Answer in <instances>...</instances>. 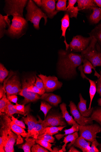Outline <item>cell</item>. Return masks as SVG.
I'll return each mask as SVG.
<instances>
[{
  "instance_id": "obj_1",
  "label": "cell",
  "mask_w": 101,
  "mask_h": 152,
  "mask_svg": "<svg viewBox=\"0 0 101 152\" xmlns=\"http://www.w3.org/2000/svg\"><path fill=\"white\" fill-rule=\"evenodd\" d=\"M58 57L57 64V75L65 80L76 79L78 76L77 68L83 63L84 58L83 55L69 49H61L58 51Z\"/></svg>"
},
{
  "instance_id": "obj_2",
  "label": "cell",
  "mask_w": 101,
  "mask_h": 152,
  "mask_svg": "<svg viewBox=\"0 0 101 152\" xmlns=\"http://www.w3.org/2000/svg\"><path fill=\"white\" fill-rule=\"evenodd\" d=\"M36 76L31 75L24 77L22 80V89L18 95L24 98L22 102L23 104L37 101L40 99V95L45 93L35 86Z\"/></svg>"
},
{
  "instance_id": "obj_3",
  "label": "cell",
  "mask_w": 101,
  "mask_h": 152,
  "mask_svg": "<svg viewBox=\"0 0 101 152\" xmlns=\"http://www.w3.org/2000/svg\"><path fill=\"white\" fill-rule=\"evenodd\" d=\"M12 16V23L6 31L5 35L13 39H18L25 34L28 28V21L22 16Z\"/></svg>"
},
{
  "instance_id": "obj_4",
  "label": "cell",
  "mask_w": 101,
  "mask_h": 152,
  "mask_svg": "<svg viewBox=\"0 0 101 152\" xmlns=\"http://www.w3.org/2000/svg\"><path fill=\"white\" fill-rule=\"evenodd\" d=\"M27 13L25 15V19L33 24L34 28L37 30L40 29L39 23L42 18L45 20L44 25H46L48 17L41 9L36 5L32 0L28 1L26 7Z\"/></svg>"
},
{
  "instance_id": "obj_5",
  "label": "cell",
  "mask_w": 101,
  "mask_h": 152,
  "mask_svg": "<svg viewBox=\"0 0 101 152\" xmlns=\"http://www.w3.org/2000/svg\"><path fill=\"white\" fill-rule=\"evenodd\" d=\"M97 43V40L93 38L88 48L81 53L84 58L90 61L95 68L101 67V49L96 48Z\"/></svg>"
},
{
  "instance_id": "obj_6",
  "label": "cell",
  "mask_w": 101,
  "mask_h": 152,
  "mask_svg": "<svg viewBox=\"0 0 101 152\" xmlns=\"http://www.w3.org/2000/svg\"><path fill=\"white\" fill-rule=\"evenodd\" d=\"M4 8V12L9 16L19 15L23 16L24 8L26 6L27 0H5Z\"/></svg>"
},
{
  "instance_id": "obj_7",
  "label": "cell",
  "mask_w": 101,
  "mask_h": 152,
  "mask_svg": "<svg viewBox=\"0 0 101 152\" xmlns=\"http://www.w3.org/2000/svg\"><path fill=\"white\" fill-rule=\"evenodd\" d=\"M93 38L91 37H86L80 35L74 36L69 44V50L81 53L88 48Z\"/></svg>"
},
{
  "instance_id": "obj_8",
  "label": "cell",
  "mask_w": 101,
  "mask_h": 152,
  "mask_svg": "<svg viewBox=\"0 0 101 152\" xmlns=\"http://www.w3.org/2000/svg\"><path fill=\"white\" fill-rule=\"evenodd\" d=\"M101 132V127L98 124L79 125V135L86 141L92 142L96 139L97 134Z\"/></svg>"
},
{
  "instance_id": "obj_9",
  "label": "cell",
  "mask_w": 101,
  "mask_h": 152,
  "mask_svg": "<svg viewBox=\"0 0 101 152\" xmlns=\"http://www.w3.org/2000/svg\"><path fill=\"white\" fill-rule=\"evenodd\" d=\"M39 121L41 124L44 128L48 127L59 126H66L62 114L59 113H52L49 114L42 121L39 116H38Z\"/></svg>"
},
{
  "instance_id": "obj_10",
  "label": "cell",
  "mask_w": 101,
  "mask_h": 152,
  "mask_svg": "<svg viewBox=\"0 0 101 152\" xmlns=\"http://www.w3.org/2000/svg\"><path fill=\"white\" fill-rule=\"evenodd\" d=\"M7 96L18 95L22 89V85L19 77L16 75L12 76L4 83Z\"/></svg>"
},
{
  "instance_id": "obj_11",
  "label": "cell",
  "mask_w": 101,
  "mask_h": 152,
  "mask_svg": "<svg viewBox=\"0 0 101 152\" xmlns=\"http://www.w3.org/2000/svg\"><path fill=\"white\" fill-rule=\"evenodd\" d=\"M38 77L42 80L44 84L46 92H51L61 88L62 83L58 80L54 76H47L42 74L38 75Z\"/></svg>"
},
{
  "instance_id": "obj_12",
  "label": "cell",
  "mask_w": 101,
  "mask_h": 152,
  "mask_svg": "<svg viewBox=\"0 0 101 152\" xmlns=\"http://www.w3.org/2000/svg\"><path fill=\"white\" fill-rule=\"evenodd\" d=\"M68 106L70 108L71 114L74 117L75 120L78 125L84 126L93 124V121L91 117H85L82 116L79 111L76 105L73 102L70 101Z\"/></svg>"
},
{
  "instance_id": "obj_13",
  "label": "cell",
  "mask_w": 101,
  "mask_h": 152,
  "mask_svg": "<svg viewBox=\"0 0 101 152\" xmlns=\"http://www.w3.org/2000/svg\"><path fill=\"white\" fill-rule=\"evenodd\" d=\"M0 137L4 138L6 140L9 133L12 131V118L4 113L0 114Z\"/></svg>"
},
{
  "instance_id": "obj_14",
  "label": "cell",
  "mask_w": 101,
  "mask_h": 152,
  "mask_svg": "<svg viewBox=\"0 0 101 152\" xmlns=\"http://www.w3.org/2000/svg\"><path fill=\"white\" fill-rule=\"evenodd\" d=\"M55 0H42L41 10L46 14L48 18L52 19L59 11L56 10Z\"/></svg>"
},
{
  "instance_id": "obj_15",
  "label": "cell",
  "mask_w": 101,
  "mask_h": 152,
  "mask_svg": "<svg viewBox=\"0 0 101 152\" xmlns=\"http://www.w3.org/2000/svg\"><path fill=\"white\" fill-rule=\"evenodd\" d=\"M78 70L81 72V77L83 79H86L89 80L90 83L89 88V94L90 98V102L89 107L88 108L90 109L91 108L92 102L94 96L96 92V83L95 81L93 80L88 78L85 75L83 71V65H81L78 67Z\"/></svg>"
},
{
  "instance_id": "obj_16",
  "label": "cell",
  "mask_w": 101,
  "mask_h": 152,
  "mask_svg": "<svg viewBox=\"0 0 101 152\" xmlns=\"http://www.w3.org/2000/svg\"><path fill=\"white\" fill-rule=\"evenodd\" d=\"M79 97L80 102L77 107L79 111L83 116L88 117L92 115L94 108L92 107L90 109H87L86 104L87 101L83 98L81 93L79 94Z\"/></svg>"
},
{
  "instance_id": "obj_17",
  "label": "cell",
  "mask_w": 101,
  "mask_h": 152,
  "mask_svg": "<svg viewBox=\"0 0 101 152\" xmlns=\"http://www.w3.org/2000/svg\"><path fill=\"white\" fill-rule=\"evenodd\" d=\"M40 99L46 101L52 106L57 107L62 102V99L59 95L52 93H44L41 95Z\"/></svg>"
},
{
  "instance_id": "obj_18",
  "label": "cell",
  "mask_w": 101,
  "mask_h": 152,
  "mask_svg": "<svg viewBox=\"0 0 101 152\" xmlns=\"http://www.w3.org/2000/svg\"><path fill=\"white\" fill-rule=\"evenodd\" d=\"M17 135L12 131L9 133L7 137L4 145L5 152H14V146L17 139Z\"/></svg>"
},
{
  "instance_id": "obj_19",
  "label": "cell",
  "mask_w": 101,
  "mask_h": 152,
  "mask_svg": "<svg viewBox=\"0 0 101 152\" xmlns=\"http://www.w3.org/2000/svg\"><path fill=\"white\" fill-rule=\"evenodd\" d=\"M11 129L12 131L17 135L18 137L17 140L16 145H19L23 144L24 141L21 135L23 137H25L27 134L24 129L17 126L12 121L11 123Z\"/></svg>"
},
{
  "instance_id": "obj_20",
  "label": "cell",
  "mask_w": 101,
  "mask_h": 152,
  "mask_svg": "<svg viewBox=\"0 0 101 152\" xmlns=\"http://www.w3.org/2000/svg\"><path fill=\"white\" fill-rule=\"evenodd\" d=\"M92 10V12L87 16L88 20L91 25L98 24L101 20V8L97 6L93 7Z\"/></svg>"
},
{
  "instance_id": "obj_21",
  "label": "cell",
  "mask_w": 101,
  "mask_h": 152,
  "mask_svg": "<svg viewBox=\"0 0 101 152\" xmlns=\"http://www.w3.org/2000/svg\"><path fill=\"white\" fill-rule=\"evenodd\" d=\"M77 1V0H69L68 1L67 10L65 13L68 14L70 18H77L78 12L80 10L78 6L75 7Z\"/></svg>"
},
{
  "instance_id": "obj_22",
  "label": "cell",
  "mask_w": 101,
  "mask_h": 152,
  "mask_svg": "<svg viewBox=\"0 0 101 152\" xmlns=\"http://www.w3.org/2000/svg\"><path fill=\"white\" fill-rule=\"evenodd\" d=\"M70 17L68 14L65 13V15L61 20L62 34L61 37H64L65 38L64 42L66 46V50H68L69 48V45L67 42L66 39V33L67 29L70 26Z\"/></svg>"
},
{
  "instance_id": "obj_23",
  "label": "cell",
  "mask_w": 101,
  "mask_h": 152,
  "mask_svg": "<svg viewBox=\"0 0 101 152\" xmlns=\"http://www.w3.org/2000/svg\"><path fill=\"white\" fill-rule=\"evenodd\" d=\"M78 137V133L77 132L73 134L68 135L65 137L63 141L64 144L62 146V148L60 150L59 152H64L66 151V147L67 143L70 142V143L67 146V149H68L71 146L73 145L76 140Z\"/></svg>"
},
{
  "instance_id": "obj_24",
  "label": "cell",
  "mask_w": 101,
  "mask_h": 152,
  "mask_svg": "<svg viewBox=\"0 0 101 152\" xmlns=\"http://www.w3.org/2000/svg\"><path fill=\"white\" fill-rule=\"evenodd\" d=\"M7 15L3 16L0 14V38H2L5 35L7 31L11 26V21Z\"/></svg>"
},
{
  "instance_id": "obj_25",
  "label": "cell",
  "mask_w": 101,
  "mask_h": 152,
  "mask_svg": "<svg viewBox=\"0 0 101 152\" xmlns=\"http://www.w3.org/2000/svg\"><path fill=\"white\" fill-rule=\"evenodd\" d=\"M91 142H87L81 136L76 140L73 145L81 149L83 152H89L90 149Z\"/></svg>"
},
{
  "instance_id": "obj_26",
  "label": "cell",
  "mask_w": 101,
  "mask_h": 152,
  "mask_svg": "<svg viewBox=\"0 0 101 152\" xmlns=\"http://www.w3.org/2000/svg\"><path fill=\"white\" fill-rule=\"evenodd\" d=\"M60 107L63 117L69 125L73 126L77 123L73 117L69 114L67 110L66 104L65 103H63L61 104L60 105Z\"/></svg>"
},
{
  "instance_id": "obj_27",
  "label": "cell",
  "mask_w": 101,
  "mask_h": 152,
  "mask_svg": "<svg viewBox=\"0 0 101 152\" xmlns=\"http://www.w3.org/2000/svg\"><path fill=\"white\" fill-rule=\"evenodd\" d=\"M44 128L39 122L35 125L33 130L29 133H27L26 137H31L37 139L38 136L43 134V130Z\"/></svg>"
},
{
  "instance_id": "obj_28",
  "label": "cell",
  "mask_w": 101,
  "mask_h": 152,
  "mask_svg": "<svg viewBox=\"0 0 101 152\" xmlns=\"http://www.w3.org/2000/svg\"><path fill=\"white\" fill-rule=\"evenodd\" d=\"M83 71L85 74H90L92 72V70L94 71V76L99 78L100 77V75L99 74L96 70L95 68L92 63L87 59L84 58L83 61Z\"/></svg>"
},
{
  "instance_id": "obj_29",
  "label": "cell",
  "mask_w": 101,
  "mask_h": 152,
  "mask_svg": "<svg viewBox=\"0 0 101 152\" xmlns=\"http://www.w3.org/2000/svg\"><path fill=\"white\" fill-rule=\"evenodd\" d=\"M36 139L33 137H26L25 142L23 144L18 145L19 148L22 149L24 152H31L32 147L35 144Z\"/></svg>"
},
{
  "instance_id": "obj_30",
  "label": "cell",
  "mask_w": 101,
  "mask_h": 152,
  "mask_svg": "<svg viewBox=\"0 0 101 152\" xmlns=\"http://www.w3.org/2000/svg\"><path fill=\"white\" fill-rule=\"evenodd\" d=\"M23 120L28 127V133L30 132L33 129L37 123H39V121H37L35 117L30 114H28L26 117H23Z\"/></svg>"
},
{
  "instance_id": "obj_31",
  "label": "cell",
  "mask_w": 101,
  "mask_h": 152,
  "mask_svg": "<svg viewBox=\"0 0 101 152\" xmlns=\"http://www.w3.org/2000/svg\"><path fill=\"white\" fill-rule=\"evenodd\" d=\"M77 3L78 6L80 10H92L93 7L97 6L94 0H78Z\"/></svg>"
},
{
  "instance_id": "obj_32",
  "label": "cell",
  "mask_w": 101,
  "mask_h": 152,
  "mask_svg": "<svg viewBox=\"0 0 101 152\" xmlns=\"http://www.w3.org/2000/svg\"><path fill=\"white\" fill-rule=\"evenodd\" d=\"M90 37L95 38L101 48V22L89 34Z\"/></svg>"
},
{
  "instance_id": "obj_33",
  "label": "cell",
  "mask_w": 101,
  "mask_h": 152,
  "mask_svg": "<svg viewBox=\"0 0 101 152\" xmlns=\"http://www.w3.org/2000/svg\"><path fill=\"white\" fill-rule=\"evenodd\" d=\"M28 112H23L18 111L16 109L14 108L13 105L9 101L7 106L5 110L4 113H6L8 115L11 117L14 114H18L25 116L27 115Z\"/></svg>"
},
{
  "instance_id": "obj_34",
  "label": "cell",
  "mask_w": 101,
  "mask_h": 152,
  "mask_svg": "<svg viewBox=\"0 0 101 152\" xmlns=\"http://www.w3.org/2000/svg\"><path fill=\"white\" fill-rule=\"evenodd\" d=\"M79 125L77 123L72 126V127L69 129H65L64 131L65 133L63 134H58L55 135L56 139L60 140L64 136L73 134L76 132L79 131Z\"/></svg>"
},
{
  "instance_id": "obj_35",
  "label": "cell",
  "mask_w": 101,
  "mask_h": 152,
  "mask_svg": "<svg viewBox=\"0 0 101 152\" xmlns=\"http://www.w3.org/2000/svg\"><path fill=\"white\" fill-rule=\"evenodd\" d=\"M65 126L48 127L44 128L43 134H47L51 136L59 133V131H62Z\"/></svg>"
},
{
  "instance_id": "obj_36",
  "label": "cell",
  "mask_w": 101,
  "mask_h": 152,
  "mask_svg": "<svg viewBox=\"0 0 101 152\" xmlns=\"http://www.w3.org/2000/svg\"><path fill=\"white\" fill-rule=\"evenodd\" d=\"M91 118L93 121H95L101 124V107L94 108Z\"/></svg>"
},
{
  "instance_id": "obj_37",
  "label": "cell",
  "mask_w": 101,
  "mask_h": 152,
  "mask_svg": "<svg viewBox=\"0 0 101 152\" xmlns=\"http://www.w3.org/2000/svg\"><path fill=\"white\" fill-rule=\"evenodd\" d=\"M52 108V106L46 101L41 102L40 110L44 113L45 119L47 117V114L50 110Z\"/></svg>"
},
{
  "instance_id": "obj_38",
  "label": "cell",
  "mask_w": 101,
  "mask_h": 152,
  "mask_svg": "<svg viewBox=\"0 0 101 152\" xmlns=\"http://www.w3.org/2000/svg\"><path fill=\"white\" fill-rule=\"evenodd\" d=\"M9 74V72L7 70L4 65L0 64V83L2 84L5 79Z\"/></svg>"
},
{
  "instance_id": "obj_39",
  "label": "cell",
  "mask_w": 101,
  "mask_h": 152,
  "mask_svg": "<svg viewBox=\"0 0 101 152\" xmlns=\"http://www.w3.org/2000/svg\"><path fill=\"white\" fill-rule=\"evenodd\" d=\"M67 0H58L56 5L57 11L59 12L63 11L65 12L67 10Z\"/></svg>"
},
{
  "instance_id": "obj_40",
  "label": "cell",
  "mask_w": 101,
  "mask_h": 152,
  "mask_svg": "<svg viewBox=\"0 0 101 152\" xmlns=\"http://www.w3.org/2000/svg\"><path fill=\"white\" fill-rule=\"evenodd\" d=\"M9 101L5 94L0 100V114L4 113Z\"/></svg>"
},
{
  "instance_id": "obj_41",
  "label": "cell",
  "mask_w": 101,
  "mask_h": 152,
  "mask_svg": "<svg viewBox=\"0 0 101 152\" xmlns=\"http://www.w3.org/2000/svg\"><path fill=\"white\" fill-rule=\"evenodd\" d=\"M36 143L39 144L41 146L48 149L49 151L51 152H54L51 147L52 145L50 143L44 140L36 139Z\"/></svg>"
},
{
  "instance_id": "obj_42",
  "label": "cell",
  "mask_w": 101,
  "mask_h": 152,
  "mask_svg": "<svg viewBox=\"0 0 101 152\" xmlns=\"http://www.w3.org/2000/svg\"><path fill=\"white\" fill-rule=\"evenodd\" d=\"M38 139L44 140L50 143H53L55 140V138L52 136L47 134H43L38 136Z\"/></svg>"
},
{
  "instance_id": "obj_43",
  "label": "cell",
  "mask_w": 101,
  "mask_h": 152,
  "mask_svg": "<svg viewBox=\"0 0 101 152\" xmlns=\"http://www.w3.org/2000/svg\"><path fill=\"white\" fill-rule=\"evenodd\" d=\"M32 152H49L46 148L40 145L39 144H35L31 149Z\"/></svg>"
},
{
  "instance_id": "obj_44",
  "label": "cell",
  "mask_w": 101,
  "mask_h": 152,
  "mask_svg": "<svg viewBox=\"0 0 101 152\" xmlns=\"http://www.w3.org/2000/svg\"><path fill=\"white\" fill-rule=\"evenodd\" d=\"M36 80L35 84V86L38 88L45 93L46 92L45 88L42 80L39 77H38L36 76Z\"/></svg>"
},
{
  "instance_id": "obj_45",
  "label": "cell",
  "mask_w": 101,
  "mask_h": 152,
  "mask_svg": "<svg viewBox=\"0 0 101 152\" xmlns=\"http://www.w3.org/2000/svg\"><path fill=\"white\" fill-rule=\"evenodd\" d=\"M100 144L96 139L92 142V146L89 152H99V151L97 148Z\"/></svg>"
},
{
  "instance_id": "obj_46",
  "label": "cell",
  "mask_w": 101,
  "mask_h": 152,
  "mask_svg": "<svg viewBox=\"0 0 101 152\" xmlns=\"http://www.w3.org/2000/svg\"><path fill=\"white\" fill-rule=\"evenodd\" d=\"M11 117L12 121L15 123L16 125L24 129H26L25 124L23 121L18 120L17 119L14 117L13 115H12Z\"/></svg>"
},
{
  "instance_id": "obj_47",
  "label": "cell",
  "mask_w": 101,
  "mask_h": 152,
  "mask_svg": "<svg viewBox=\"0 0 101 152\" xmlns=\"http://www.w3.org/2000/svg\"><path fill=\"white\" fill-rule=\"evenodd\" d=\"M96 92L99 94L101 97V76L96 81Z\"/></svg>"
},
{
  "instance_id": "obj_48",
  "label": "cell",
  "mask_w": 101,
  "mask_h": 152,
  "mask_svg": "<svg viewBox=\"0 0 101 152\" xmlns=\"http://www.w3.org/2000/svg\"><path fill=\"white\" fill-rule=\"evenodd\" d=\"M8 99L11 102L17 103L18 97L17 95H12L7 96Z\"/></svg>"
},
{
  "instance_id": "obj_49",
  "label": "cell",
  "mask_w": 101,
  "mask_h": 152,
  "mask_svg": "<svg viewBox=\"0 0 101 152\" xmlns=\"http://www.w3.org/2000/svg\"><path fill=\"white\" fill-rule=\"evenodd\" d=\"M6 91L5 87L2 85H1L0 86V99H1L5 94Z\"/></svg>"
},
{
  "instance_id": "obj_50",
  "label": "cell",
  "mask_w": 101,
  "mask_h": 152,
  "mask_svg": "<svg viewBox=\"0 0 101 152\" xmlns=\"http://www.w3.org/2000/svg\"><path fill=\"white\" fill-rule=\"evenodd\" d=\"M74 145L71 146L69 148V150L68 151V152H80L76 148Z\"/></svg>"
},
{
  "instance_id": "obj_51",
  "label": "cell",
  "mask_w": 101,
  "mask_h": 152,
  "mask_svg": "<svg viewBox=\"0 0 101 152\" xmlns=\"http://www.w3.org/2000/svg\"><path fill=\"white\" fill-rule=\"evenodd\" d=\"M33 1L38 7H41L42 5V1L41 0H34Z\"/></svg>"
},
{
  "instance_id": "obj_52",
  "label": "cell",
  "mask_w": 101,
  "mask_h": 152,
  "mask_svg": "<svg viewBox=\"0 0 101 152\" xmlns=\"http://www.w3.org/2000/svg\"><path fill=\"white\" fill-rule=\"evenodd\" d=\"M94 1L97 7L101 8V0H94Z\"/></svg>"
},
{
  "instance_id": "obj_53",
  "label": "cell",
  "mask_w": 101,
  "mask_h": 152,
  "mask_svg": "<svg viewBox=\"0 0 101 152\" xmlns=\"http://www.w3.org/2000/svg\"><path fill=\"white\" fill-rule=\"evenodd\" d=\"M98 105L101 107V98L97 100Z\"/></svg>"
},
{
  "instance_id": "obj_54",
  "label": "cell",
  "mask_w": 101,
  "mask_h": 152,
  "mask_svg": "<svg viewBox=\"0 0 101 152\" xmlns=\"http://www.w3.org/2000/svg\"><path fill=\"white\" fill-rule=\"evenodd\" d=\"M53 150L54 151V152H59L60 150H59L58 148L56 147H54L53 148Z\"/></svg>"
},
{
  "instance_id": "obj_55",
  "label": "cell",
  "mask_w": 101,
  "mask_h": 152,
  "mask_svg": "<svg viewBox=\"0 0 101 152\" xmlns=\"http://www.w3.org/2000/svg\"><path fill=\"white\" fill-rule=\"evenodd\" d=\"M98 149L99 152H101V144H100L98 146Z\"/></svg>"
},
{
  "instance_id": "obj_56",
  "label": "cell",
  "mask_w": 101,
  "mask_h": 152,
  "mask_svg": "<svg viewBox=\"0 0 101 152\" xmlns=\"http://www.w3.org/2000/svg\"><path fill=\"white\" fill-rule=\"evenodd\" d=\"M100 76H101V71H100Z\"/></svg>"
}]
</instances>
